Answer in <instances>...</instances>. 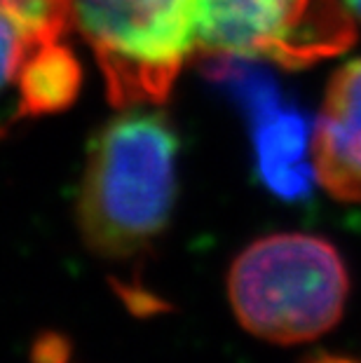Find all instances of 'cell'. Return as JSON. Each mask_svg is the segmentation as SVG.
<instances>
[{
  "label": "cell",
  "instance_id": "obj_1",
  "mask_svg": "<svg viewBox=\"0 0 361 363\" xmlns=\"http://www.w3.org/2000/svg\"><path fill=\"white\" fill-rule=\"evenodd\" d=\"M176 155L169 120L141 106L99 131L78 192V228L94 256L134 262L165 235L176 202Z\"/></svg>",
  "mask_w": 361,
  "mask_h": 363
},
{
  "label": "cell",
  "instance_id": "obj_2",
  "mask_svg": "<svg viewBox=\"0 0 361 363\" xmlns=\"http://www.w3.org/2000/svg\"><path fill=\"white\" fill-rule=\"evenodd\" d=\"M350 274L324 237L279 233L251 242L228 272L230 307L247 333L274 345H301L343 319Z\"/></svg>",
  "mask_w": 361,
  "mask_h": 363
},
{
  "label": "cell",
  "instance_id": "obj_3",
  "mask_svg": "<svg viewBox=\"0 0 361 363\" xmlns=\"http://www.w3.org/2000/svg\"><path fill=\"white\" fill-rule=\"evenodd\" d=\"M75 24L120 108L162 104L197 45L190 0H75Z\"/></svg>",
  "mask_w": 361,
  "mask_h": 363
},
{
  "label": "cell",
  "instance_id": "obj_4",
  "mask_svg": "<svg viewBox=\"0 0 361 363\" xmlns=\"http://www.w3.org/2000/svg\"><path fill=\"white\" fill-rule=\"evenodd\" d=\"M204 52L305 68L348 50L355 21L338 0H190Z\"/></svg>",
  "mask_w": 361,
  "mask_h": 363
},
{
  "label": "cell",
  "instance_id": "obj_5",
  "mask_svg": "<svg viewBox=\"0 0 361 363\" xmlns=\"http://www.w3.org/2000/svg\"><path fill=\"white\" fill-rule=\"evenodd\" d=\"M249 118L260 179L272 195L301 199L317 181L312 164V131L296 108L284 106L277 82L251 91L242 104Z\"/></svg>",
  "mask_w": 361,
  "mask_h": 363
},
{
  "label": "cell",
  "instance_id": "obj_6",
  "mask_svg": "<svg viewBox=\"0 0 361 363\" xmlns=\"http://www.w3.org/2000/svg\"><path fill=\"white\" fill-rule=\"evenodd\" d=\"M312 164L333 199L361 202V59L345 64L328 82L312 129Z\"/></svg>",
  "mask_w": 361,
  "mask_h": 363
},
{
  "label": "cell",
  "instance_id": "obj_7",
  "mask_svg": "<svg viewBox=\"0 0 361 363\" xmlns=\"http://www.w3.org/2000/svg\"><path fill=\"white\" fill-rule=\"evenodd\" d=\"M80 80L82 71L78 59L64 43L30 38L14 82L19 96L17 115L38 118L64 111L78 96Z\"/></svg>",
  "mask_w": 361,
  "mask_h": 363
},
{
  "label": "cell",
  "instance_id": "obj_8",
  "mask_svg": "<svg viewBox=\"0 0 361 363\" xmlns=\"http://www.w3.org/2000/svg\"><path fill=\"white\" fill-rule=\"evenodd\" d=\"M30 38L33 35L21 26V21L0 7V94L17 82L19 66L26 57Z\"/></svg>",
  "mask_w": 361,
  "mask_h": 363
},
{
  "label": "cell",
  "instance_id": "obj_9",
  "mask_svg": "<svg viewBox=\"0 0 361 363\" xmlns=\"http://www.w3.org/2000/svg\"><path fill=\"white\" fill-rule=\"evenodd\" d=\"M0 7L10 12L12 17L21 19V12H24V0H0Z\"/></svg>",
  "mask_w": 361,
  "mask_h": 363
},
{
  "label": "cell",
  "instance_id": "obj_10",
  "mask_svg": "<svg viewBox=\"0 0 361 363\" xmlns=\"http://www.w3.org/2000/svg\"><path fill=\"white\" fill-rule=\"evenodd\" d=\"M310 363H357V361H352L348 357H331V354H324V357L312 359Z\"/></svg>",
  "mask_w": 361,
  "mask_h": 363
},
{
  "label": "cell",
  "instance_id": "obj_11",
  "mask_svg": "<svg viewBox=\"0 0 361 363\" xmlns=\"http://www.w3.org/2000/svg\"><path fill=\"white\" fill-rule=\"evenodd\" d=\"M345 5H348V7H350V10H352V12H355V14H357V17L361 19V0H345Z\"/></svg>",
  "mask_w": 361,
  "mask_h": 363
},
{
  "label": "cell",
  "instance_id": "obj_12",
  "mask_svg": "<svg viewBox=\"0 0 361 363\" xmlns=\"http://www.w3.org/2000/svg\"><path fill=\"white\" fill-rule=\"evenodd\" d=\"M5 125H10V120H0V136H3V131H5Z\"/></svg>",
  "mask_w": 361,
  "mask_h": 363
}]
</instances>
